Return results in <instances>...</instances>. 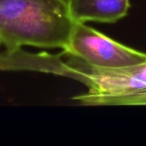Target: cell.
I'll return each mask as SVG.
<instances>
[{
	"instance_id": "obj_1",
	"label": "cell",
	"mask_w": 146,
	"mask_h": 146,
	"mask_svg": "<svg viewBox=\"0 0 146 146\" xmlns=\"http://www.w3.org/2000/svg\"><path fill=\"white\" fill-rule=\"evenodd\" d=\"M75 21L63 0H0V46L64 50Z\"/></svg>"
},
{
	"instance_id": "obj_2",
	"label": "cell",
	"mask_w": 146,
	"mask_h": 146,
	"mask_svg": "<svg viewBox=\"0 0 146 146\" xmlns=\"http://www.w3.org/2000/svg\"><path fill=\"white\" fill-rule=\"evenodd\" d=\"M62 51L66 60L62 59L60 75L78 80L87 87V92L74 98L82 104L87 105L98 98L125 95L146 89V62L121 68L102 69L89 66Z\"/></svg>"
},
{
	"instance_id": "obj_3",
	"label": "cell",
	"mask_w": 146,
	"mask_h": 146,
	"mask_svg": "<svg viewBox=\"0 0 146 146\" xmlns=\"http://www.w3.org/2000/svg\"><path fill=\"white\" fill-rule=\"evenodd\" d=\"M62 50L89 66L102 69L146 62V53L127 47L80 21H75L68 44Z\"/></svg>"
},
{
	"instance_id": "obj_4",
	"label": "cell",
	"mask_w": 146,
	"mask_h": 146,
	"mask_svg": "<svg viewBox=\"0 0 146 146\" xmlns=\"http://www.w3.org/2000/svg\"><path fill=\"white\" fill-rule=\"evenodd\" d=\"M68 7L75 21L114 23L127 15L130 0H69Z\"/></svg>"
},
{
	"instance_id": "obj_5",
	"label": "cell",
	"mask_w": 146,
	"mask_h": 146,
	"mask_svg": "<svg viewBox=\"0 0 146 146\" xmlns=\"http://www.w3.org/2000/svg\"><path fill=\"white\" fill-rule=\"evenodd\" d=\"M88 105H146V89L125 95L95 98Z\"/></svg>"
},
{
	"instance_id": "obj_6",
	"label": "cell",
	"mask_w": 146,
	"mask_h": 146,
	"mask_svg": "<svg viewBox=\"0 0 146 146\" xmlns=\"http://www.w3.org/2000/svg\"><path fill=\"white\" fill-rule=\"evenodd\" d=\"M64 2H66V3H68V2H69V0H63Z\"/></svg>"
}]
</instances>
